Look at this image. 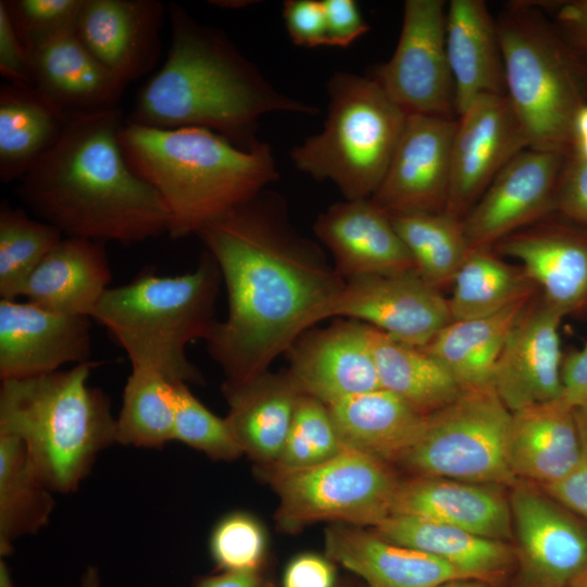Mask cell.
I'll use <instances>...</instances> for the list:
<instances>
[{
	"label": "cell",
	"mask_w": 587,
	"mask_h": 587,
	"mask_svg": "<svg viewBox=\"0 0 587 587\" xmlns=\"http://www.w3.org/2000/svg\"><path fill=\"white\" fill-rule=\"evenodd\" d=\"M198 236L227 292V315L205 340L225 382L241 383L268 371L309 329L314 311L345 285L322 248L295 228L285 198L272 190Z\"/></svg>",
	"instance_id": "cell-1"
},
{
	"label": "cell",
	"mask_w": 587,
	"mask_h": 587,
	"mask_svg": "<svg viewBox=\"0 0 587 587\" xmlns=\"http://www.w3.org/2000/svg\"><path fill=\"white\" fill-rule=\"evenodd\" d=\"M124 121L120 108L71 117L20 179L24 204L64 237L132 245L168 233L163 199L123 153Z\"/></svg>",
	"instance_id": "cell-2"
},
{
	"label": "cell",
	"mask_w": 587,
	"mask_h": 587,
	"mask_svg": "<svg viewBox=\"0 0 587 587\" xmlns=\"http://www.w3.org/2000/svg\"><path fill=\"white\" fill-rule=\"evenodd\" d=\"M171 45L162 67L145 84L126 123L158 129L198 127L250 150L270 113L315 115L316 107L275 89L222 30L168 4Z\"/></svg>",
	"instance_id": "cell-3"
},
{
	"label": "cell",
	"mask_w": 587,
	"mask_h": 587,
	"mask_svg": "<svg viewBox=\"0 0 587 587\" xmlns=\"http://www.w3.org/2000/svg\"><path fill=\"white\" fill-rule=\"evenodd\" d=\"M118 137L132 168L163 199L174 239L198 235L279 177L264 141L243 150L205 128L158 129L125 121Z\"/></svg>",
	"instance_id": "cell-4"
},
{
	"label": "cell",
	"mask_w": 587,
	"mask_h": 587,
	"mask_svg": "<svg viewBox=\"0 0 587 587\" xmlns=\"http://www.w3.org/2000/svg\"><path fill=\"white\" fill-rule=\"evenodd\" d=\"M92 362L22 379L1 380L0 433L22 441L53 491L77 490L97 455L116 442L110 398L89 386Z\"/></svg>",
	"instance_id": "cell-5"
},
{
	"label": "cell",
	"mask_w": 587,
	"mask_h": 587,
	"mask_svg": "<svg viewBox=\"0 0 587 587\" xmlns=\"http://www.w3.org/2000/svg\"><path fill=\"white\" fill-rule=\"evenodd\" d=\"M220 268L204 249L197 267L164 276L143 272L109 288L91 314L127 353L132 366L162 374L171 383L198 384L200 371L186 354L195 340H207L217 320Z\"/></svg>",
	"instance_id": "cell-6"
},
{
	"label": "cell",
	"mask_w": 587,
	"mask_h": 587,
	"mask_svg": "<svg viewBox=\"0 0 587 587\" xmlns=\"http://www.w3.org/2000/svg\"><path fill=\"white\" fill-rule=\"evenodd\" d=\"M505 95L530 149L570 154L587 104V65L536 1H513L497 18Z\"/></svg>",
	"instance_id": "cell-7"
},
{
	"label": "cell",
	"mask_w": 587,
	"mask_h": 587,
	"mask_svg": "<svg viewBox=\"0 0 587 587\" xmlns=\"http://www.w3.org/2000/svg\"><path fill=\"white\" fill-rule=\"evenodd\" d=\"M323 129L291 152L315 180H330L345 200L370 199L382 184L408 115L371 76L338 71L327 83Z\"/></svg>",
	"instance_id": "cell-8"
},
{
	"label": "cell",
	"mask_w": 587,
	"mask_h": 587,
	"mask_svg": "<svg viewBox=\"0 0 587 587\" xmlns=\"http://www.w3.org/2000/svg\"><path fill=\"white\" fill-rule=\"evenodd\" d=\"M511 424L512 412L492 387L462 390L453 402L426 416L398 463L415 476L513 484Z\"/></svg>",
	"instance_id": "cell-9"
},
{
	"label": "cell",
	"mask_w": 587,
	"mask_h": 587,
	"mask_svg": "<svg viewBox=\"0 0 587 587\" xmlns=\"http://www.w3.org/2000/svg\"><path fill=\"white\" fill-rule=\"evenodd\" d=\"M260 471L278 495L276 520L286 532L317 522L372 528L390 515L400 483L387 462L349 449L309 467Z\"/></svg>",
	"instance_id": "cell-10"
},
{
	"label": "cell",
	"mask_w": 587,
	"mask_h": 587,
	"mask_svg": "<svg viewBox=\"0 0 587 587\" xmlns=\"http://www.w3.org/2000/svg\"><path fill=\"white\" fill-rule=\"evenodd\" d=\"M442 0H407L391 58L370 75L407 115L457 118Z\"/></svg>",
	"instance_id": "cell-11"
},
{
	"label": "cell",
	"mask_w": 587,
	"mask_h": 587,
	"mask_svg": "<svg viewBox=\"0 0 587 587\" xmlns=\"http://www.w3.org/2000/svg\"><path fill=\"white\" fill-rule=\"evenodd\" d=\"M329 317L362 322L420 348L452 321L448 299L415 268L345 280L341 290L314 311L309 328Z\"/></svg>",
	"instance_id": "cell-12"
},
{
	"label": "cell",
	"mask_w": 587,
	"mask_h": 587,
	"mask_svg": "<svg viewBox=\"0 0 587 587\" xmlns=\"http://www.w3.org/2000/svg\"><path fill=\"white\" fill-rule=\"evenodd\" d=\"M526 148L507 95L474 100L457 117L445 212L463 221L499 172Z\"/></svg>",
	"instance_id": "cell-13"
},
{
	"label": "cell",
	"mask_w": 587,
	"mask_h": 587,
	"mask_svg": "<svg viewBox=\"0 0 587 587\" xmlns=\"http://www.w3.org/2000/svg\"><path fill=\"white\" fill-rule=\"evenodd\" d=\"M523 587H574L587 573V527L529 485L510 497Z\"/></svg>",
	"instance_id": "cell-14"
},
{
	"label": "cell",
	"mask_w": 587,
	"mask_h": 587,
	"mask_svg": "<svg viewBox=\"0 0 587 587\" xmlns=\"http://www.w3.org/2000/svg\"><path fill=\"white\" fill-rule=\"evenodd\" d=\"M566 155L530 148L517 153L463 218L470 248H492L553 214L557 183Z\"/></svg>",
	"instance_id": "cell-15"
},
{
	"label": "cell",
	"mask_w": 587,
	"mask_h": 587,
	"mask_svg": "<svg viewBox=\"0 0 587 587\" xmlns=\"http://www.w3.org/2000/svg\"><path fill=\"white\" fill-rule=\"evenodd\" d=\"M457 118L408 115L384 179L371 200L388 215L445 211Z\"/></svg>",
	"instance_id": "cell-16"
},
{
	"label": "cell",
	"mask_w": 587,
	"mask_h": 587,
	"mask_svg": "<svg viewBox=\"0 0 587 587\" xmlns=\"http://www.w3.org/2000/svg\"><path fill=\"white\" fill-rule=\"evenodd\" d=\"M369 330L362 322L338 319L301 333L285 352L298 390L328 405L382 388Z\"/></svg>",
	"instance_id": "cell-17"
},
{
	"label": "cell",
	"mask_w": 587,
	"mask_h": 587,
	"mask_svg": "<svg viewBox=\"0 0 587 587\" xmlns=\"http://www.w3.org/2000/svg\"><path fill=\"white\" fill-rule=\"evenodd\" d=\"M537 292L510 330L492 373L491 387L512 413L562 395L564 315Z\"/></svg>",
	"instance_id": "cell-18"
},
{
	"label": "cell",
	"mask_w": 587,
	"mask_h": 587,
	"mask_svg": "<svg viewBox=\"0 0 587 587\" xmlns=\"http://www.w3.org/2000/svg\"><path fill=\"white\" fill-rule=\"evenodd\" d=\"M91 317L46 310L29 301L0 300V378L50 374L89 362Z\"/></svg>",
	"instance_id": "cell-19"
},
{
	"label": "cell",
	"mask_w": 587,
	"mask_h": 587,
	"mask_svg": "<svg viewBox=\"0 0 587 587\" xmlns=\"http://www.w3.org/2000/svg\"><path fill=\"white\" fill-rule=\"evenodd\" d=\"M492 249L517 260L544 299L563 315L587 309V228L548 216Z\"/></svg>",
	"instance_id": "cell-20"
},
{
	"label": "cell",
	"mask_w": 587,
	"mask_h": 587,
	"mask_svg": "<svg viewBox=\"0 0 587 587\" xmlns=\"http://www.w3.org/2000/svg\"><path fill=\"white\" fill-rule=\"evenodd\" d=\"M164 16L165 7L158 0H85L76 34L109 72L128 85L158 63Z\"/></svg>",
	"instance_id": "cell-21"
},
{
	"label": "cell",
	"mask_w": 587,
	"mask_h": 587,
	"mask_svg": "<svg viewBox=\"0 0 587 587\" xmlns=\"http://www.w3.org/2000/svg\"><path fill=\"white\" fill-rule=\"evenodd\" d=\"M313 232L344 280L414 268L389 215L371 198L332 204L317 215Z\"/></svg>",
	"instance_id": "cell-22"
},
{
	"label": "cell",
	"mask_w": 587,
	"mask_h": 587,
	"mask_svg": "<svg viewBox=\"0 0 587 587\" xmlns=\"http://www.w3.org/2000/svg\"><path fill=\"white\" fill-rule=\"evenodd\" d=\"M34 88L65 117L117 108L126 84L83 45L76 30L29 55Z\"/></svg>",
	"instance_id": "cell-23"
},
{
	"label": "cell",
	"mask_w": 587,
	"mask_h": 587,
	"mask_svg": "<svg viewBox=\"0 0 587 587\" xmlns=\"http://www.w3.org/2000/svg\"><path fill=\"white\" fill-rule=\"evenodd\" d=\"M325 555L361 577L366 587H439L472 578L430 554L346 524L326 529Z\"/></svg>",
	"instance_id": "cell-24"
},
{
	"label": "cell",
	"mask_w": 587,
	"mask_h": 587,
	"mask_svg": "<svg viewBox=\"0 0 587 587\" xmlns=\"http://www.w3.org/2000/svg\"><path fill=\"white\" fill-rule=\"evenodd\" d=\"M494 486L415 476L399 483L390 515L436 521L502 541L511 533V510Z\"/></svg>",
	"instance_id": "cell-25"
},
{
	"label": "cell",
	"mask_w": 587,
	"mask_h": 587,
	"mask_svg": "<svg viewBox=\"0 0 587 587\" xmlns=\"http://www.w3.org/2000/svg\"><path fill=\"white\" fill-rule=\"evenodd\" d=\"M111 278L104 242L63 237L30 274L21 297L52 312L91 317Z\"/></svg>",
	"instance_id": "cell-26"
},
{
	"label": "cell",
	"mask_w": 587,
	"mask_h": 587,
	"mask_svg": "<svg viewBox=\"0 0 587 587\" xmlns=\"http://www.w3.org/2000/svg\"><path fill=\"white\" fill-rule=\"evenodd\" d=\"M225 417L242 453L259 469L275 464L301 396L287 372L261 373L241 383L224 382Z\"/></svg>",
	"instance_id": "cell-27"
},
{
	"label": "cell",
	"mask_w": 587,
	"mask_h": 587,
	"mask_svg": "<svg viewBox=\"0 0 587 587\" xmlns=\"http://www.w3.org/2000/svg\"><path fill=\"white\" fill-rule=\"evenodd\" d=\"M446 46L455 87L457 115L485 95H505L503 53L497 20L483 0L447 5Z\"/></svg>",
	"instance_id": "cell-28"
},
{
	"label": "cell",
	"mask_w": 587,
	"mask_h": 587,
	"mask_svg": "<svg viewBox=\"0 0 587 587\" xmlns=\"http://www.w3.org/2000/svg\"><path fill=\"white\" fill-rule=\"evenodd\" d=\"M583 440L575 410L561 398L512 413L510 461L516 477L557 483L577 465Z\"/></svg>",
	"instance_id": "cell-29"
},
{
	"label": "cell",
	"mask_w": 587,
	"mask_h": 587,
	"mask_svg": "<svg viewBox=\"0 0 587 587\" xmlns=\"http://www.w3.org/2000/svg\"><path fill=\"white\" fill-rule=\"evenodd\" d=\"M345 449L398 462L421 434L426 416L379 388L327 405Z\"/></svg>",
	"instance_id": "cell-30"
},
{
	"label": "cell",
	"mask_w": 587,
	"mask_h": 587,
	"mask_svg": "<svg viewBox=\"0 0 587 587\" xmlns=\"http://www.w3.org/2000/svg\"><path fill=\"white\" fill-rule=\"evenodd\" d=\"M379 537L442 560L472 578L489 582L512 563L501 540L426 519L391 514L372 527Z\"/></svg>",
	"instance_id": "cell-31"
},
{
	"label": "cell",
	"mask_w": 587,
	"mask_h": 587,
	"mask_svg": "<svg viewBox=\"0 0 587 587\" xmlns=\"http://www.w3.org/2000/svg\"><path fill=\"white\" fill-rule=\"evenodd\" d=\"M534 296L486 316L451 321L422 348L448 370L462 390L491 387L507 337Z\"/></svg>",
	"instance_id": "cell-32"
},
{
	"label": "cell",
	"mask_w": 587,
	"mask_h": 587,
	"mask_svg": "<svg viewBox=\"0 0 587 587\" xmlns=\"http://www.w3.org/2000/svg\"><path fill=\"white\" fill-rule=\"evenodd\" d=\"M70 118L34 87H0V180L21 179L58 141Z\"/></svg>",
	"instance_id": "cell-33"
},
{
	"label": "cell",
	"mask_w": 587,
	"mask_h": 587,
	"mask_svg": "<svg viewBox=\"0 0 587 587\" xmlns=\"http://www.w3.org/2000/svg\"><path fill=\"white\" fill-rule=\"evenodd\" d=\"M369 335L382 388L423 415L447 407L461 395L453 376L423 348L397 341L372 326Z\"/></svg>",
	"instance_id": "cell-34"
},
{
	"label": "cell",
	"mask_w": 587,
	"mask_h": 587,
	"mask_svg": "<svg viewBox=\"0 0 587 587\" xmlns=\"http://www.w3.org/2000/svg\"><path fill=\"white\" fill-rule=\"evenodd\" d=\"M52 492L34 470L22 441L0 433V558L13 552L18 538L48 524L55 503Z\"/></svg>",
	"instance_id": "cell-35"
},
{
	"label": "cell",
	"mask_w": 587,
	"mask_h": 587,
	"mask_svg": "<svg viewBox=\"0 0 587 587\" xmlns=\"http://www.w3.org/2000/svg\"><path fill=\"white\" fill-rule=\"evenodd\" d=\"M452 284V321L496 313L538 291L522 266L505 262L492 248H471Z\"/></svg>",
	"instance_id": "cell-36"
},
{
	"label": "cell",
	"mask_w": 587,
	"mask_h": 587,
	"mask_svg": "<svg viewBox=\"0 0 587 587\" xmlns=\"http://www.w3.org/2000/svg\"><path fill=\"white\" fill-rule=\"evenodd\" d=\"M389 217L420 276L439 291L451 284L471 249L462 220L445 211Z\"/></svg>",
	"instance_id": "cell-37"
},
{
	"label": "cell",
	"mask_w": 587,
	"mask_h": 587,
	"mask_svg": "<svg viewBox=\"0 0 587 587\" xmlns=\"http://www.w3.org/2000/svg\"><path fill=\"white\" fill-rule=\"evenodd\" d=\"M174 384L154 370L132 366L116 417V444L159 449L173 441Z\"/></svg>",
	"instance_id": "cell-38"
},
{
	"label": "cell",
	"mask_w": 587,
	"mask_h": 587,
	"mask_svg": "<svg viewBox=\"0 0 587 587\" xmlns=\"http://www.w3.org/2000/svg\"><path fill=\"white\" fill-rule=\"evenodd\" d=\"M64 236L3 200L0 205V297L17 299L36 266Z\"/></svg>",
	"instance_id": "cell-39"
},
{
	"label": "cell",
	"mask_w": 587,
	"mask_h": 587,
	"mask_svg": "<svg viewBox=\"0 0 587 587\" xmlns=\"http://www.w3.org/2000/svg\"><path fill=\"white\" fill-rule=\"evenodd\" d=\"M328 408L310 396H300L278 461L271 465L297 470L316 465L344 450Z\"/></svg>",
	"instance_id": "cell-40"
},
{
	"label": "cell",
	"mask_w": 587,
	"mask_h": 587,
	"mask_svg": "<svg viewBox=\"0 0 587 587\" xmlns=\"http://www.w3.org/2000/svg\"><path fill=\"white\" fill-rule=\"evenodd\" d=\"M173 440L207 454L214 461H233L242 453L226 419L204 407L188 384L175 383Z\"/></svg>",
	"instance_id": "cell-41"
},
{
	"label": "cell",
	"mask_w": 587,
	"mask_h": 587,
	"mask_svg": "<svg viewBox=\"0 0 587 587\" xmlns=\"http://www.w3.org/2000/svg\"><path fill=\"white\" fill-rule=\"evenodd\" d=\"M209 550L218 572L263 570L267 557L265 529L248 512L227 513L214 525Z\"/></svg>",
	"instance_id": "cell-42"
},
{
	"label": "cell",
	"mask_w": 587,
	"mask_h": 587,
	"mask_svg": "<svg viewBox=\"0 0 587 587\" xmlns=\"http://www.w3.org/2000/svg\"><path fill=\"white\" fill-rule=\"evenodd\" d=\"M2 1L28 57L39 46L75 32L85 2V0Z\"/></svg>",
	"instance_id": "cell-43"
},
{
	"label": "cell",
	"mask_w": 587,
	"mask_h": 587,
	"mask_svg": "<svg viewBox=\"0 0 587 587\" xmlns=\"http://www.w3.org/2000/svg\"><path fill=\"white\" fill-rule=\"evenodd\" d=\"M553 210L564 221L587 228V160L573 151L561 168Z\"/></svg>",
	"instance_id": "cell-44"
},
{
	"label": "cell",
	"mask_w": 587,
	"mask_h": 587,
	"mask_svg": "<svg viewBox=\"0 0 587 587\" xmlns=\"http://www.w3.org/2000/svg\"><path fill=\"white\" fill-rule=\"evenodd\" d=\"M283 18L291 41L300 47L327 46L326 18L322 1L287 0Z\"/></svg>",
	"instance_id": "cell-45"
},
{
	"label": "cell",
	"mask_w": 587,
	"mask_h": 587,
	"mask_svg": "<svg viewBox=\"0 0 587 587\" xmlns=\"http://www.w3.org/2000/svg\"><path fill=\"white\" fill-rule=\"evenodd\" d=\"M536 2L572 51L587 65V0Z\"/></svg>",
	"instance_id": "cell-46"
},
{
	"label": "cell",
	"mask_w": 587,
	"mask_h": 587,
	"mask_svg": "<svg viewBox=\"0 0 587 587\" xmlns=\"http://www.w3.org/2000/svg\"><path fill=\"white\" fill-rule=\"evenodd\" d=\"M0 73L9 83L34 87L28 53L0 1Z\"/></svg>",
	"instance_id": "cell-47"
},
{
	"label": "cell",
	"mask_w": 587,
	"mask_h": 587,
	"mask_svg": "<svg viewBox=\"0 0 587 587\" xmlns=\"http://www.w3.org/2000/svg\"><path fill=\"white\" fill-rule=\"evenodd\" d=\"M327 29V46L346 48L369 32L354 0H322Z\"/></svg>",
	"instance_id": "cell-48"
},
{
	"label": "cell",
	"mask_w": 587,
	"mask_h": 587,
	"mask_svg": "<svg viewBox=\"0 0 587 587\" xmlns=\"http://www.w3.org/2000/svg\"><path fill=\"white\" fill-rule=\"evenodd\" d=\"M335 562L327 555L303 552L285 566L282 587H335Z\"/></svg>",
	"instance_id": "cell-49"
},
{
	"label": "cell",
	"mask_w": 587,
	"mask_h": 587,
	"mask_svg": "<svg viewBox=\"0 0 587 587\" xmlns=\"http://www.w3.org/2000/svg\"><path fill=\"white\" fill-rule=\"evenodd\" d=\"M582 440L583 453L575 469L559 482L541 488L565 509L587 520V441L583 436Z\"/></svg>",
	"instance_id": "cell-50"
},
{
	"label": "cell",
	"mask_w": 587,
	"mask_h": 587,
	"mask_svg": "<svg viewBox=\"0 0 587 587\" xmlns=\"http://www.w3.org/2000/svg\"><path fill=\"white\" fill-rule=\"evenodd\" d=\"M561 399L574 410L587 405V344L562 361Z\"/></svg>",
	"instance_id": "cell-51"
},
{
	"label": "cell",
	"mask_w": 587,
	"mask_h": 587,
	"mask_svg": "<svg viewBox=\"0 0 587 587\" xmlns=\"http://www.w3.org/2000/svg\"><path fill=\"white\" fill-rule=\"evenodd\" d=\"M193 587H276L265 569L250 572H218L200 576Z\"/></svg>",
	"instance_id": "cell-52"
},
{
	"label": "cell",
	"mask_w": 587,
	"mask_h": 587,
	"mask_svg": "<svg viewBox=\"0 0 587 587\" xmlns=\"http://www.w3.org/2000/svg\"><path fill=\"white\" fill-rule=\"evenodd\" d=\"M584 141H587V104L579 109L573 125V146Z\"/></svg>",
	"instance_id": "cell-53"
},
{
	"label": "cell",
	"mask_w": 587,
	"mask_h": 587,
	"mask_svg": "<svg viewBox=\"0 0 587 587\" xmlns=\"http://www.w3.org/2000/svg\"><path fill=\"white\" fill-rule=\"evenodd\" d=\"M79 587H101L100 574L96 566L89 565L86 567Z\"/></svg>",
	"instance_id": "cell-54"
},
{
	"label": "cell",
	"mask_w": 587,
	"mask_h": 587,
	"mask_svg": "<svg viewBox=\"0 0 587 587\" xmlns=\"http://www.w3.org/2000/svg\"><path fill=\"white\" fill-rule=\"evenodd\" d=\"M439 587H488V585L482 579L463 578L448 582Z\"/></svg>",
	"instance_id": "cell-55"
},
{
	"label": "cell",
	"mask_w": 587,
	"mask_h": 587,
	"mask_svg": "<svg viewBox=\"0 0 587 587\" xmlns=\"http://www.w3.org/2000/svg\"><path fill=\"white\" fill-rule=\"evenodd\" d=\"M0 587H15L11 571L3 558L0 560Z\"/></svg>",
	"instance_id": "cell-56"
},
{
	"label": "cell",
	"mask_w": 587,
	"mask_h": 587,
	"mask_svg": "<svg viewBox=\"0 0 587 587\" xmlns=\"http://www.w3.org/2000/svg\"><path fill=\"white\" fill-rule=\"evenodd\" d=\"M575 416L582 436L587 441V405L575 410Z\"/></svg>",
	"instance_id": "cell-57"
},
{
	"label": "cell",
	"mask_w": 587,
	"mask_h": 587,
	"mask_svg": "<svg viewBox=\"0 0 587 587\" xmlns=\"http://www.w3.org/2000/svg\"><path fill=\"white\" fill-rule=\"evenodd\" d=\"M211 3H213V5H217V7H221V8H240L242 5H248L249 2L247 1H233V0H228V1H211Z\"/></svg>",
	"instance_id": "cell-58"
},
{
	"label": "cell",
	"mask_w": 587,
	"mask_h": 587,
	"mask_svg": "<svg viewBox=\"0 0 587 587\" xmlns=\"http://www.w3.org/2000/svg\"><path fill=\"white\" fill-rule=\"evenodd\" d=\"M574 587H587V573L576 583Z\"/></svg>",
	"instance_id": "cell-59"
},
{
	"label": "cell",
	"mask_w": 587,
	"mask_h": 587,
	"mask_svg": "<svg viewBox=\"0 0 587 587\" xmlns=\"http://www.w3.org/2000/svg\"><path fill=\"white\" fill-rule=\"evenodd\" d=\"M352 587H355V586H352Z\"/></svg>",
	"instance_id": "cell-60"
}]
</instances>
